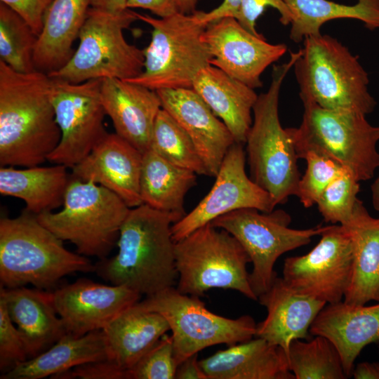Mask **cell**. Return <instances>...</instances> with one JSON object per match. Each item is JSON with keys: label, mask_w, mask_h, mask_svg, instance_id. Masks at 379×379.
I'll return each mask as SVG.
<instances>
[{"label": "cell", "mask_w": 379, "mask_h": 379, "mask_svg": "<svg viewBox=\"0 0 379 379\" xmlns=\"http://www.w3.org/2000/svg\"><path fill=\"white\" fill-rule=\"evenodd\" d=\"M51 81L45 72H18L0 60L1 166H39L58 145Z\"/></svg>", "instance_id": "cell-1"}, {"label": "cell", "mask_w": 379, "mask_h": 379, "mask_svg": "<svg viewBox=\"0 0 379 379\" xmlns=\"http://www.w3.org/2000/svg\"><path fill=\"white\" fill-rule=\"evenodd\" d=\"M185 215L146 204L131 208L119 231L118 252L95 265L98 276L145 296L175 286L178 273L171 227Z\"/></svg>", "instance_id": "cell-2"}, {"label": "cell", "mask_w": 379, "mask_h": 379, "mask_svg": "<svg viewBox=\"0 0 379 379\" xmlns=\"http://www.w3.org/2000/svg\"><path fill=\"white\" fill-rule=\"evenodd\" d=\"M63 241L27 211L0 219V283L8 288L32 284L49 291L66 275L95 271L86 256L68 251Z\"/></svg>", "instance_id": "cell-3"}, {"label": "cell", "mask_w": 379, "mask_h": 379, "mask_svg": "<svg viewBox=\"0 0 379 379\" xmlns=\"http://www.w3.org/2000/svg\"><path fill=\"white\" fill-rule=\"evenodd\" d=\"M300 53V49L291 52L286 62L273 66L270 87L258 95L254 105L245 142L251 179L270 194L276 205L296 195L300 179L293 140L279 117L281 86Z\"/></svg>", "instance_id": "cell-4"}, {"label": "cell", "mask_w": 379, "mask_h": 379, "mask_svg": "<svg viewBox=\"0 0 379 379\" xmlns=\"http://www.w3.org/2000/svg\"><path fill=\"white\" fill-rule=\"evenodd\" d=\"M302 42L293 67L301 101L366 116L374 111L377 102L368 91V74L358 56L328 34L310 36Z\"/></svg>", "instance_id": "cell-5"}, {"label": "cell", "mask_w": 379, "mask_h": 379, "mask_svg": "<svg viewBox=\"0 0 379 379\" xmlns=\"http://www.w3.org/2000/svg\"><path fill=\"white\" fill-rule=\"evenodd\" d=\"M302 102L300 125L288 128L298 159L314 152L342 164L359 182L371 179L379 168V126L371 125L361 113Z\"/></svg>", "instance_id": "cell-6"}, {"label": "cell", "mask_w": 379, "mask_h": 379, "mask_svg": "<svg viewBox=\"0 0 379 379\" xmlns=\"http://www.w3.org/2000/svg\"><path fill=\"white\" fill-rule=\"evenodd\" d=\"M130 209L108 189L71 176L62 208L36 216L59 239L72 243L79 254L102 260L117 245Z\"/></svg>", "instance_id": "cell-7"}, {"label": "cell", "mask_w": 379, "mask_h": 379, "mask_svg": "<svg viewBox=\"0 0 379 379\" xmlns=\"http://www.w3.org/2000/svg\"><path fill=\"white\" fill-rule=\"evenodd\" d=\"M137 17L152 27V37L143 48L142 72L127 81L154 91L192 88L196 77L212 59L203 38L207 25L199 20L197 11L166 18L137 13Z\"/></svg>", "instance_id": "cell-8"}, {"label": "cell", "mask_w": 379, "mask_h": 379, "mask_svg": "<svg viewBox=\"0 0 379 379\" xmlns=\"http://www.w3.org/2000/svg\"><path fill=\"white\" fill-rule=\"evenodd\" d=\"M137 20V13L130 8L112 13L90 8L72 56L62 68L48 75L75 84L138 77L144 69V50L129 44L124 34Z\"/></svg>", "instance_id": "cell-9"}, {"label": "cell", "mask_w": 379, "mask_h": 379, "mask_svg": "<svg viewBox=\"0 0 379 379\" xmlns=\"http://www.w3.org/2000/svg\"><path fill=\"white\" fill-rule=\"evenodd\" d=\"M176 288L201 297L211 288L232 289L257 300L246 266L251 259L228 232L208 223L175 244Z\"/></svg>", "instance_id": "cell-10"}, {"label": "cell", "mask_w": 379, "mask_h": 379, "mask_svg": "<svg viewBox=\"0 0 379 379\" xmlns=\"http://www.w3.org/2000/svg\"><path fill=\"white\" fill-rule=\"evenodd\" d=\"M137 305L166 319L178 364L210 346L233 345L255 338L257 324L250 315L237 319L218 315L199 297L182 293L175 286L145 296Z\"/></svg>", "instance_id": "cell-11"}, {"label": "cell", "mask_w": 379, "mask_h": 379, "mask_svg": "<svg viewBox=\"0 0 379 379\" xmlns=\"http://www.w3.org/2000/svg\"><path fill=\"white\" fill-rule=\"evenodd\" d=\"M291 222L284 210L264 213L251 208L231 211L211 222L231 234L248 253L253 264L250 284L258 299L277 276L274 266L279 257L308 244L324 228L297 230L289 227Z\"/></svg>", "instance_id": "cell-12"}, {"label": "cell", "mask_w": 379, "mask_h": 379, "mask_svg": "<svg viewBox=\"0 0 379 379\" xmlns=\"http://www.w3.org/2000/svg\"><path fill=\"white\" fill-rule=\"evenodd\" d=\"M51 98L60 140L47 161L72 168L107 134L100 98L102 79L75 84L51 78Z\"/></svg>", "instance_id": "cell-13"}, {"label": "cell", "mask_w": 379, "mask_h": 379, "mask_svg": "<svg viewBox=\"0 0 379 379\" xmlns=\"http://www.w3.org/2000/svg\"><path fill=\"white\" fill-rule=\"evenodd\" d=\"M320 236L307 253L285 259L282 278L296 292L333 304L343 300L351 281L352 239L340 224L325 226Z\"/></svg>", "instance_id": "cell-14"}, {"label": "cell", "mask_w": 379, "mask_h": 379, "mask_svg": "<svg viewBox=\"0 0 379 379\" xmlns=\"http://www.w3.org/2000/svg\"><path fill=\"white\" fill-rule=\"evenodd\" d=\"M245 161L244 145L234 142L225 154L210 192L193 210L173 224L175 242L235 210L251 208L269 213L274 209L277 205L270 194L246 175Z\"/></svg>", "instance_id": "cell-15"}, {"label": "cell", "mask_w": 379, "mask_h": 379, "mask_svg": "<svg viewBox=\"0 0 379 379\" xmlns=\"http://www.w3.org/2000/svg\"><path fill=\"white\" fill-rule=\"evenodd\" d=\"M203 38L212 55L210 65L253 89L262 86V74L287 51L286 44L267 42L232 17L208 24Z\"/></svg>", "instance_id": "cell-16"}, {"label": "cell", "mask_w": 379, "mask_h": 379, "mask_svg": "<svg viewBox=\"0 0 379 379\" xmlns=\"http://www.w3.org/2000/svg\"><path fill=\"white\" fill-rule=\"evenodd\" d=\"M140 297L124 286L106 285L86 278L51 291L53 305L67 333L77 337L103 329Z\"/></svg>", "instance_id": "cell-17"}, {"label": "cell", "mask_w": 379, "mask_h": 379, "mask_svg": "<svg viewBox=\"0 0 379 379\" xmlns=\"http://www.w3.org/2000/svg\"><path fill=\"white\" fill-rule=\"evenodd\" d=\"M156 91L162 109L190 137L208 176L215 177L225 154L235 142L226 125L192 88Z\"/></svg>", "instance_id": "cell-18"}, {"label": "cell", "mask_w": 379, "mask_h": 379, "mask_svg": "<svg viewBox=\"0 0 379 379\" xmlns=\"http://www.w3.org/2000/svg\"><path fill=\"white\" fill-rule=\"evenodd\" d=\"M142 153L117 133L107 134L72 168L71 176L112 191L129 208L142 204L140 181Z\"/></svg>", "instance_id": "cell-19"}, {"label": "cell", "mask_w": 379, "mask_h": 379, "mask_svg": "<svg viewBox=\"0 0 379 379\" xmlns=\"http://www.w3.org/2000/svg\"><path fill=\"white\" fill-rule=\"evenodd\" d=\"M100 98L115 133L142 154L150 149L154 122L161 107L156 91L114 78L102 79Z\"/></svg>", "instance_id": "cell-20"}, {"label": "cell", "mask_w": 379, "mask_h": 379, "mask_svg": "<svg viewBox=\"0 0 379 379\" xmlns=\"http://www.w3.org/2000/svg\"><path fill=\"white\" fill-rule=\"evenodd\" d=\"M258 300L267 313L257 324L255 337L281 347L287 355L293 340H308L312 322L326 305L296 292L277 276Z\"/></svg>", "instance_id": "cell-21"}, {"label": "cell", "mask_w": 379, "mask_h": 379, "mask_svg": "<svg viewBox=\"0 0 379 379\" xmlns=\"http://www.w3.org/2000/svg\"><path fill=\"white\" fill-rule=\"evenodd\" d=\"M310 333L324 336L333 343L349 378L361 350L379 343V302L368 306L343 300L326 304L312 322Z\"/></svg>", "instance_id": "cell-22"}, {"label": "cell", "mask_w": 379, "mask_h": 379, "mask_svg": "<svg viewBox=\"0 0 379 379\" xmlns=\"http://www.w3.org/2000/svg\"><path fill=\"white\" fill-rule=\"evenodd\" d=\"M0 298L17 326L27 359L45 352L67 333L62 321L57 316L51 291L1 286Z\"/></svg>", "instance_id": "cell-23"}, {"label": "cell", "mask_w": 379, "mask_h": 379, "mask_svg": "<svg viewBox=\"0 0 379 379\" xmlns=\"http://www.w3.org/2000/svg\"><path fill=\"white\" fill-rule=\"evenodd\" d=\"M208 379H295L284 350L255 337L199 360Z\"/></svg>", "instance_id": "cell-24"}, {"label": "cell", "mask_w": 379, "mask_h": 379, "mask_svg": "<svg viewBox=\"0 0 379 379\" xmlns=\"http://www.w3.org/2000/svg\"><path fill=\"white\" fill-rule=\"evenodd\" d=\"M192 88L226 125L235 142L245 145L258 97L254 89L211 65L198 74Z\"/></svg>", "instance_id": "cell-25"}, {"label": "cell", "mask_w": 379, "mask_h": 379, "mask_svg": "<svg viewBox=\"0 0 379 379\" xmlns=\"http://www.w3.org/2000/svg\"><path fill=\"white\" fill-rule=\"evenodd\" d=\"M345 226L352 236L353 265L343 301L352 305L379 302V218L371 216L358 199L352 218Z\"/></svg>", "instance_id": "cell-26"}, {"label": "cell", "mask_w": 379, "mask_h": 379, "mask_svg": "<svg viewBox=\"0 0 379 379\" xmlns=\"http://www.w3.org/2000/svg\"><path fill=\"white\" fill-rule=\"evenodd\" d=\"M88 0H53L46 13L34 61L36 70L50 74L62 68L75 50L74 41L86 19Z\"/></svg>", "instance_id": "cell-27"}, {"label": "cell", "mask_w": 379, "mask_h": 379, "mask_svg": "<svg viewBox=\"0 0 379 379\" xmlns=\"http://www.w3.org/2000/svg\"><path fill=\"white\" fill-rule=\"evenodd\" d=\"M102 331L109 359L128 372L170 327L161 314L143 310L136 302L119 313Z\"/></svg>", "instance_id": "cell-28"}, {"label": "cell", "mask_w": 379, "mask_h": 379, "mask_svg": "<svg viewBox=\"0 0 379 379\" xmlns=\"http://www.w3.org/2000/svg\"><path fill=\"white\" fill-rule=\"evenodd\" d=\"M106 359H109V352L102 329L79 337L67 333L49 349L35 357L18 363L0 378H52L81 364Z\"/></svg>", "instance_id": "cell-29"}, {"label": "cell", "mask_w": 379, "mask_h": 379, "mask_svg": "<svg viewBox=\"0 0 379 379\" xmlns=\"http://www.w3.org/2000/svg\"><path fill=\"white\" fill-rule=\"evenodd\" d=\"M64 165L33 166L23 169L1 166L0 193L22 200L25 211L39 215L63 205L71 179Z\"/></svg>", "instance_id": "cell-30"}, {"label": "cell", "mask_w": 379, "mask_h": 379, "mask_svg": "<svg viewBox=\"0 0 379 379\" xmlns=\"http://www.w3.org/2000/svg\"><path fill=\"white\" fill-rule=\"evenodd\" d=\"M195 173L175 166L152 149L142 154L140 190L142 204L185 215V197L197 184Z\"/></svg>", "instance_id": "cell-31"}, {"label": "cell", "mask_w": 379, "mask_h": 379, "mask_svg": "<svg viewBox=\"0 0 379 379\" xmlns=\"http://www.w3.org/2000/svg\"><path fill=\"white\" fill-rule=\"evenodd\" d=\"M284 1L292 14L289 38L296 44L321 34L323 25L336 19H354L371 31L379 29V0H357L353 5L329 0Z\"/></svg>", "instance_id": "cell-32"}, {"label": "cell", "mask_w": 379, "mask_h": 379, "mask_svg": "<svg viewBox=\"0 0 379 379\" xmlns=\"http://www.w3.org/2000/svg\"><path fill=\"white\" fill-rule=\"evenodd\" d=\"M288 358L295 379L348 378L338 350L324 336L314 335L306 342L300 339L293 340Z\"/></svg>", "instance_id": "cell-33"}, {"label": "cell", "mask_w": 379, "mask_h": 379, "mask_svg": "<svg viewBox=\"0 0 379 379\" xmlns=\"http://www.w3.org/2000/svg\"><path fill=\"white\" fill-rule=\"evenodd\" d=\"M150 149L175 166L190 170L197 175H208L189 135L162 108L154 122Z\"/></svg>", "instance_id": "cell-34"}, {"label": "cell", "mask_w": 379, "mask_h": 379, "mask_svg": "<svg viewBox=\"0 0 379 379\" xmlns=\"http://www.w3.org/2000/svg\"><path fill=\"white\" fill-rule=\"evenodd\" d=\"M38 38L16 13L0 3V60L18 72L36 70L34 55Z\"/></svg>", "instance_id": "cell-35"}, {"label": "cell", "mask_w": 379, "mask_h": 379, "mask_svg": "<svg viewBox=\"0 0 379 379\" xmlns=\"http://www.w3.org/2000/svg\"><path fill=\"white\" fill-rule=\"evenodd\" d=\"M360 182L345 169L324 190L316 205L326 222L345 225L349 222L358 201Z\"/></svg>", "instance_id": "cell-36"}, {"label": "cell", "mask_w": 379, "mask_h": 379, "mask_svg": "<svg viewBox=\"0 0 379 379\" xmlns=\"http://www.w3.org/2000/svg\"><path fill=\"white\" fill-rule=\"evenodd\" d=\"M307 168L298 182L296 197L305 208L316 204L326 187L346 168L323 154L307 152L302 157Z\"/></svg>", "instance_id": "cell-37"}, {"label": "cell", "mask_w": 379, "mask_h": 379, "mask_svg": "<svg viewBox=\"0 0 379 379\" xmlns=\"http://www.w3.org/2000/svg\"><path fill=\"white\" fill-rule=\"evenodd\" d=\"M171 335H164L128 371V379H174L178 367Z\"/></svg>", "instance_id": "cell-38"}, {"label": "cell", "mask_w": 379, "mask_h": 379, "mask_svg": "<svg viewBox=\"0 0 379 379\" xmlns=\"http://www.w3.org/2000/svg\"><path fill=\"white\" fill-rule=\"evenodd\" d=\"M27 359L23 342L0 298V369L6 372Z\"/></svg>", "instance_id": "cell-39"}, {"label": "cell", "mask_w": 379, "mask_h": 379, "mask_svg": "<svg viewBox=\"0 0 379 379\" xmlns=\"http://www.w3.org/2000/svg\"><path fill=\"white\" fill-rule=\"evenodd\" d=\"M267 7L276 9L279 13V22L288 25L292 21V14L284 0H242L237 20L251 33L260 36L256 29V21Z\"/></svg>", "instance_id": "cell-40"}, {"label": "cell", "mask_w": 379, "mask_h": 379, "mask_svg": "<svg viewBox=\"0 0 379 379\" xmlns=\"http://www.w3.org/2000/svg\"><path fill=\"white\" fill-rule=\"evenodd\" d=\"M51 378L58 379H128V372L110 359L87 362Z\"/></svg>", "instance_id": "cell-41"}, {"label": "cell", "mask_w": 379, "mask_h": 379, "mask_svg": "<svg viewBox=\"0 0 379 379\" xmlns=\"http://www.w3.org/2000/svg\"><path fill=\"white\" fill-rule=\"evenodd\" d=\"M53 0H1V2L16 13L39 36L46 13Z\"/></svg>", "instance_id": "cell-42"}, {"label": "cell", "mask_w": 379, "mask_h": 379, "mask_svg": "<svg viewBox=\"0 0 379 379\" xmlns=\"http://www.w3.org/2000/svg\"><path fill=\"white\" fill-rule=\"evenodd\" d=\"M127 8L148 10L158 18H166L179 12L178 0H127Z\"/></svg>", "instance_id": "cell-43"}, {"label": "cell", "mask_w": 379, "mask_h": 379, "mask_svg": "<svg viewBox=\"0 0 379 379\" xmlns=\"http://www.w3.org/2000/svg\"><path fill=\"white\" fill-rule=\"evenodd\" d=\"M242 0H223L215 8L204 12L197 11L199 20L206 25L222 18L232 17L237 19Z\"/></svg>", "instance_id": "cell-44"}, {"label": "cell", "mask_w": 379, "mask_h": 379, "mask_svg": "<svg viewBox=\"0 0 379 379\" xmlns=\"http://www.w3.org/2000/svg\"><path fill=\"white\" fill-rule=\"evenodd\" d=\"M198 354H193L182 361L177 367L175 378L176 379H208L201 368Z\"/></svg>", "instance_id": "cell-45"}, {"label": "cell", "mask_w": 379, "mask_h": 379, "mask_svg": "<svg viewBox=\"0 0 379 379\" xmlns=\"http://www.w3.org/2000/svg\"><path fill=\"white\" fill-rule=\"evenodd\" d=\"M352 376L354 379H379V361H364L354 366Z\"/></svg>", "instance_id": "cell-46"}, {"label": "cell", "mask_w": 379, "mask_h": 379, "mask_svg": "<svg viewBox=\"0 0 379 379\" xmlns=\"http://www.w3.org/2000/svg\"><path fill=\"white\" fill-rule=\"evenodd\" d=\"M90 8L118 13L128 9L127 0H88Z\"/></svg>", "instance_id": "cell-47"}, {"label": "cell", "mask_w": 379, "mask_h": 379, "mask_svg": "<svg viewBox=\"0 0 379 379\" xmlns=\"http://www.w3.org/2000/svg\"><path fill=\"white\" fill-rule=\"evenodd\" d=\"M201 0H178V11L183 14H192Z\"/></svg>", "instance_id": "cell-48"}, {"label": "cell", "mask_w": 379, "mask_h": 379, "mask_svg": "<svg viewBox=\"0 0 379 379\" xmlns=\"http://www.w3.org/2000/svg\"><path fill=\"white\" fill-rule=\"evenodd\" d=\"M373 207L379 211V175L371 186Z\"/></svg>", "instance_id": "cell-49"}, {"label": "cell", "mask_w": 379, "mask_h": 379, "mask_svg": "<svg viewBox=\"0 0 379 379\" xmlns=\"http://www.w3.org/2000/svg\"><path fill=\"white\" fill-rule=\"evenodd\" d=\"M378 348H379V347H378ZM378 351H379V349H378Z\"/></svg>", "instance_id": "cell-50"}]
</instances>
